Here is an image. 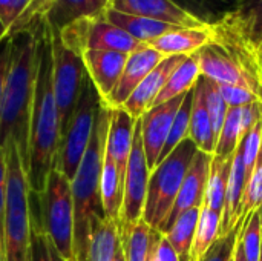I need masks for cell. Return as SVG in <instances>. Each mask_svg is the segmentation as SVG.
I'll return each instance as SVG.
<instances>
[{
	"mask_svg": "<svg viewBox=\"0 0 262 261\" xmlns=\"http://www.w3.org/2000/svg\"><path fill=\"white\" fill-rule=\"evenodd\" d=\"M86 72L97 88L103 100H106L117 86L129 54L117 51H97L88 49L81 54Z\"/></svg>",
	"mask_w": 262,
	"mask_h": 261,
	"instance_id": "cell-17",
	"label": "cell"
},
{
	"mask_svg": "<svg viewBox=\"0 0 262 261\" xmlns=\"http://www.w3.org/2000/svg\"><path fill=\"white\" fill-rule=\"evenodd\" d=\"M241 108H229L224 125H223L221 132L218 135V142H216V148H215V154H213L215 157L232 158L233 154L236 152L238 145L243 140Z\"/></svg>",
	"mask_w": 262,
	"mask_h": 261,
	"instance_id": "cell-32",
	"label": "cell"
},
{
	"mask_svg": "<svg viewBox=\"0 0 262 261\" xmlns=\"http://www.w3.org/2000/svg\"><path fill=\"white\" fill-rule=\"evenodd\" d=\"M232 261H247L246 255H244V249H243L241 242H239V237H238V242H236V246H235V252H233Z\"/></svg>",
	"mask_w": 262,
	"mask_h": 261,
	"instance_id": "cell-43",
	"label": "cell"
},
{
	"mask_svg": "<svg viewBox=\"0 0 262 261\" xmlns=\"http://www.w3.org/2000/svg\"><path fill=\"white\" fill-rule=\"evenodd\" d=\"M200 214H201V208H193L183 212L172 225V228L164 234L169 243L172 245L178 261H189L190 258V249L193 245Z\"/></svg>",
	"mask_w": 262,
	"mask_h": 261,
	"instance_id": "cell-27",
	"label": "cell"
},
{
	"mask_svg": "<svg viewBox=\"0 0 262 261\" xmlns=\"http://www.w3.org/2000/svg\"><path fill=\"white\" fill-rule=\"evenodd\" d=\"M186 57H189V55L164 57L155 66V69H152L147 74V77L137 86V89L130 94V97L126 100V103L121 108L126 109L135 120L140 118L144 112H147L154 106V103H155L158 94L161 92V89L164 88L167 78L186 60Z\"/></svg>",
	"mask_w": 262,
	"mask_h": 261,
	"instance_id": "cell-16",
	"label": "cell"
},
{
	"mask_svg": "<svg viewBox=\"0 0 262 261\" xmlns=\"http://www.w3.org/2000/svg\"><path fill=\"white\" fill-rule=\"evenodd\" d=\"M8 35H9V28H8V25L5 23V20H3L2 15H0V43H2Z\"/></svg>",
	"mask_w": 262,
	"mask_h": 261,
	"instance_id": "cell-44",
	"label": "cell"
},
{
	"mask_svg": "<svg viewBox=\"0 0 262 261\" xmlns=\"http://www.w3.org/2000/svg\"><path fill=\"white\" fill-rule=\"evenodd\" d=\"M180 6L201 20L204 25L218 23L229 14L239 0H175Z\"/></svg>",
	"mask_w": 262,
	"mask_h": 261,
	"instance_id": "cell-33",
	"label": "cell"
},
{
	"mask_svg": "<svg viewBox=\"0 0 262 261\" xmlns=\"http://www.w3.org/2000/svg\"><path fill=\"white\" fill-rule=\"evenodd\" d=\"M111 108L104 105L95 120L91 143L71 182L74 202V258L89 261L91 238L95 226L106 218L101 203V169L106 152Z\"/></svg>",
	"mask_w": 262,
	"mask_h": 261,
	"instance_id": "cell-3",
	"label": "cell"
},
{
	"mask_svg": "<svg viewBox=\"0 0 262 261\" xmlns=\"http://www.w3.org/2000/svg\"><path fill=\"white\" fill-rule=\"evenodd\" d=\"M114 261H126V257H124V251H123V246L120 245L118 251H117V255H115V260Z\"/></svg>",
	"mask_w": 262,
	"mask_h": 261,
	"instance_id": "cell-45",
	"label": "cell"
},
{
	"mask_svg": "<svg viewBox=\"0 0 262 261\" xmlns=\"http://www.w3.org/2000/svg\"><path fill=\"white\" fill-rule=\"evenodd\" d=\"M241 229H243V225L241 226H236L226 237L216 238L215 243L206 252V255L201 258V261H232L233 252H235V246H236V242H238V237L241 234Z\"/></svg>",
	"mask_w": 262,
	"mask_h": 261,
	"instance_id": "cell-38",
	"label": "cell"
},
{
	"mask_svg": "<svg viewBox=\"0 0 262 261\" xmlns=\"http://www.w3.org/2000/svg\"><path fill=\"white\" fill-rule=\"evenodd\" d=\"M196 151V145L187 137L150 172L143 222L154 231L160 232L167 220Z\"/></svg>",
	"mask_w": 262,
	"mask_h": 261,
	"instance_id": "cell-5",
	"label": "cell"
},
{
	"mask_svg": "<svg viewBox=\"0 0 262 261\" xmlns=\"http://www.w3.org/2000/svg\"><path fill=\"white\" fill-rule=\"evenodd\" d=\"M60 143L61 128L52 82L51 31L43 18L37 26V80L26 166L29 191L32 194H43L49 174L55 166Z\"/></svg>",
	"mask_w": 262,
	"mask_h": 261,
	"instance_id": "cell-1",
	"label": "cell"
},
{
	"mask_svg": "<svg viewBox=\"0 0 262 261\" xmlns=\"http://www.w3.org/2000/svg\"><path fill=\"white\" fill-rule=\"evenodd\" d=\"M184 95H180L177 98H172L163 105L152 106L147 112H144L140 117L141 122V137H143V148L147 160V166L150 172L158 165L161 151L164 148V143L169 137L172 123L175 120V115L184 100Z\"/></svg>",
	"mask_w": 262,
	"mask_h": 261,
	"instance_id": "cell-12",
	"label": "cell"
},
{
	"mask_svg": "<svg viewBox=\"0 0 262 261\" xmlns=\"http://www.w3.org/2000/svg\"><path fill=\"white\" fill-rule=\"evenodd\" d=\"M212 158H213V155L206 154L200 149L196 151V154L189 166V171L184 177V182L178 192L175 205H173L167 220L164 222L163 228L160 229V234L164 235L183 212L193 209V208H203Z\"/></svg>",
	"mask_w": 262,
	"mask_h": 261,
	"instance_id": "cell-13",
	"label": "cell"
},
{
	"mask_svg": "<svg viewBox=\"0 0 262 261\" xmlns=\"http://www.w3.org/2000/svg\"><path fill=\"white\" fill-rule=\"evenodd\" d=\"M137 120L123 108H111L109 129L106 137V154L114 160L123 178L126 175V168L132 151Z\"/></svg>",
	"mask_w": 262,
	"mask_h": 261,
	"instance_id": "cell-18",
	"label": "cell"
},
{
	"mask_svg": "<svg viewBox=\"0 0 262 261\" xmlns=\"http://www.w3.org/2000/svg\"><path fill=\"white\" fill-rule=\"evenodd\" d=\"M29 261H66L52 240L49 238L45 226L41 223L38 209L34 212L31 206V243H29Z\"/></svg>",
	"mask_w": 262,
	"mask_h": 261,
	"instance_id": "cell-31",
	"label": "cell"
},
{
	"mask_svg": "<svg viewBox=\"0 0 262 261\" xmlns=\"http://www.w3.org/2000/svg\"><path fill=\"white\" fill-rule=\"evenodd\" d=\"M8 180L5 209V261H29L31 191L26 166L14 142L5 148Z\"/></svg>",
	"mask_w": 262,
	"mask_h": 261,
	"instance_id": "cell-4",
	"label": "cell"
},
{
	"mask_svg": "<svg viewBox=\"0 0 262 261\" xmlns=\"http://www.w3.org/2000/svg\"><path fill=\"white\" fill-rule=\"evenodd\" d=\"M109 6V0H51L45 14V22L54 31L91 17L103 15Z\"/></svg>",
	"mask_w": 262,
	"mask_h": 261,
	"instance_id": "cell-21",
	"label": "cell"
},
{
	"mask_svg": "<svg viewBox=\"0 0 262 261\" xmlns=\"http://www.w3.org/2000/svg\"><path fill=\"white\" fill-rule=\"evenodd\" d=\"M164 57L149 45H143L137 51L130 52L117 86L111 95L103 100L104 105L109 108H121L130 94L137 89V86L147 77L152 69H155V66Z\"/></svg>",
	"mask_w": 262,
	"mask_h": 261,
	"instance_id": "cell-14",
	"label": "cell"
},
{
	"mask_svg": "<svg viewBox=\"0 0 262 261\" xmlns=\"http://www.w3.org/2000/svg\"><path fill=\"white\" fill-rule=\"evenodd\" d=\"M49 31H51V46H52L54 94L58 108L60 128L63 137L74 115L88 72L81 54L68 48L61 42L58 31H54L51 28Z\"/></svg>",
	"mask_w": 262,
	"mask_h": 261,
	"instance_id": "cell-8",
	"label": "cell"
},
{
	"mask_svg": "<svg viewBox=\"0 0 262 261\" xmlns=\"http://www.w3.org/2000/svg\"><path fill=\"white\" fill-rule=\"evenodd\" d=\"M192 103H193V89H190L186 94V97H184V100H183V103H181V106H180V109H178V112L175 115V120L172 123L169 137H167V140L164 143V148L161 151V155H160L158 163L163 162L180 143H183L189 137L190 115H192Z\"/></svg>",
	"mask_w": 262,
	"mask_h": 261,
	"instance_id": "cell-34",
	"label": "cell"
},
{
	"mask_svg": "<svg viewBox=\"0 0 262 261\" xmlns=\"http://www.w3.org/2000/svg\"><path fill=\"white\" fill-rule=\"evenodd\" d=\"M146 261H178V257L172 248V245L169 243L167 237L157 232L154 235V242L147 255Z\"/></svg>",
	"mask_w": 262,
	"mask_h": 261,
	"instance_id": "cell-40",
	"label": "cell"
},
{
	"mask_svg": "<svg viewBox=\"0 0 262 261\" xmlns=\"http://www.w3.org/2000/svg\"><path fill=\"white\" fill-rule=\"evenodd\" d=\"M109 8L183 28L204 26L201 20L180 6L175 0H111Z\"/></svg>",
	"mask_w": 262,
	"mask_h": 261,
	"instance_id": "cell-15",
	"label": "cell"
},
{
	"mask_svg": "<svg viewBox=\"0 0 262 261\" xmlns=\"http://www.w3.org/2000/svg\"><path fill=\"white\" fill-rule=\"evenodd\" d=\"M259 261H262V243H261V257H259Z\"/></svg>",
	"mask_w": 262,
	"mask_h": 261,
	"instance_id": "cell-47",
	"label": "cell"
},
{
	"mask_svg": "<svg viewBox=\"0 0 262 261\" xmlns=\"http://www.w3.org/2000/svg\"><path fill=\"white\" fill-rule=\"evenodd\" d=\"M244 188H246V166L243 160L241 146L238 145V149L232 158V169H230V175L227 182V191H226L224 209L221 214L218 238L226 237L236 226L244 225L241 222V202L244 195Z\"/></svg>",
	"mask_w": 262,
	"mask_h": 261,
	"instance_id": "cell-19",
	"label": "cell"
},
{
	"mask_svg": "<svg viewBox=\"0 0 262 261\" xmlns=\"http://www.w3.org/2000/svg\"><path fill=\"white\" fill-rule=\"evenodd\" d=\"M218 23L236 32L247 43L262 49V0H239Z\"/></svg>",
	"mask_w": 262,
	"mask_h": 261,
	"instance_id": "cell-22",
	"label": "cell"
},
{
	"mask_svg": "<svg viewBox=\"0 0 262 261\" xmlns=\"http://www.w3.org/2000/svg\"><path fill=\"white\" fill-rule=\"evenodd\" d=\"M58 35L68 48L78 54H83L88 49L130 54L143 46V43L129 35L124 29L111 23L104 14L78 20L58 31Z\"/></svg>",
	"mask_w": 262,
	"mask_h": 261,
	"instance_id": "cell-9",
	"label": "cell"
},
{
	"mask_svg": "<svg viewBox=\"0 0 262 261\" xmlns=\"http://www.w3.org/2000/svg\"><path fill=\"white\" fill-rule=\"evenodd\" d=\"M103 106V98L94 86L89 75H86L78 103L66 132L61 137L55 168L60 169L71 182L75 177L83 155L91 143L95 120Z\"/></svg>",
	"mask_w": 262,
	"mask_h": 261,
	"instance_id": "cell-7",
	"label": "cell"
},
{
	"mask_svg": "<svg viewBox=\"0 0 262 261\" xmlns=\"http://www.w3.org/2000/svg\"><path fill=\"white\" fill-rule=\"evenodd\" d=\"M0 261H5V254H3L2 249H0Z\"/></svg>",
	"mask_w": 262,
	"mask_h": 261,
	"instance_id": "cell-46",
	"label": "cell"
},
{
	"mask_svg": "<svg viewBox=\"0 0 262 261\" xmlns=\"http://www.w3.org/2000/svg\"><path fill=\"white\" fill-rule=\"evenodd\" d=\"M212 40V26L178 28L152 40L149 46L157 49L163 57L170 55H192L203 49Z\"/></svg>",
	"mask_w": 262,
	"mask_h": 261,
	"instance_id": "cell-20",
	"label": "cell"
},
{
	"mask_svg": "<svg viewBox=\"0 0 262 261\" xmlns=\"http://www.w3.org/2000/svg\"><path fill=\"white\" fill-rule=\"evenodd\" d=\"M189 138L196 145V148L206 154L213 155L216 148V138L213 134L212 122L207 112L203 85L198 78L193 88V103H192V115H190V129Z\"/></svg>",
	"mask_w": 262,
	"mask_h": 261,
	"instance_id": "cell-24",
	"label": "cell"
},
{
	"mask_svg": "<svg viewBox=\"0 0 262 261\" xmlns=\"http://www.w3.org/2000/svg\"><path fill=\"white\" fill-rule=\"evenodd\" d=\"M262 206V145L253 166V171L246 183L244 195L241 202V222L244 223L246 218L253 214L256 209Z\"/></svg>",
	"mask_w": 262,
	"mask_h": 261,
	"instance_id": "cell-36",
	"label": "cell"
},
{
	"mask_svg": "<svg viewBox=\"0 0 262 261\" xmlns=\"http://www.w3.org/2000/svg\"><path fill=\"white\" fill-rule=\"evenodd\" d=\"M233 158V157H232ZM232 158H212L210 165V174L209 182L206 188V197H204V206L215 211L216 214H223L224 209V200H226V191H227V182L232 169Z\"/></svg>",
	"mask_w": 262,
	"mask_h": 261,
	"instance_id": "cell-29",
	"label": "cell"
},
{
	"mask_svg": "<svg viewBox=\"0 0 262 261\" xmlns=\"http://www.w3.org/2000/svg\"><path fill=\"white\" fill-rule=\"evenodd\" d=\"M45 231L66 261L74 258V202L71 180L54 166L43 194L35 195Z\"/></svg>",
	"mask_w": 262,
	"mask_h": 261,
	"instance_id": "cell-6",
	"label": "cell"
},
{
	"mask_svg": "<svg viewBox=\"0 0 262 261\" xmlns=\"http://www.w3.org/2000/svg\"><path fill=\"white\" fill-rule=\"evenodd\" d=\"M104 17L111 23H114L118 28L124 29L129 35H132L135 40H138L143 45H149L152 40L158 38L160 35H163L166 32H170L173 29L183 28V26H177V25H170V23H163V22L146 18V17H140V15L124 14V12L112 9L109 6L104 11Z\"/></svg>",
	"mask_w": 262,
	"mask_h": 261,
	"instance_id": "cell-23",
	"label": "cell"
},
{
	"mask_svg": "<svg viewBox=\"0 0 262 261\" xmlns=\"http://www.w3.org/2000/svg\"><path fill=\"white\" fill-rule=\"evenodd\" d=\"M121 231V246L124 251L126 261H146L155 231L149 228L143 220L135 225L120 226Z\"/></svg>",
	"mask_w": 262,
	"mask_h": 261,
	"instance_id": "cell-30",
	"label": "cell"
},
{
	"mask_svg": "<svg viewBox=\"0 0 262 261\" xmlns=\"http://www.w3.org/2000/svg\"><path fill=\"white\" fill-rule=\"evenodd\" d=\"M109 2H111V0H109Z\"/></svg>",
	"mask_w": 262,
	"mask_h": 261,
	"instance_id": "cell-48",
	"label": "cell"
},
{
	"mask_svg": "<svg viewBox=\"0 0 262 261\" xmlns=\"http://www.w3.org/2000/svg\"><path fill=\"white\" fill-rule=\"evenodd\" d=\"M40 23V22H38ZM11 35L12 54L0 112V148L14 142L28 166L29 126L37 80V26Z\"/></svg>",
	"mask_w": 262,
	"mask_h": 261,
	"instance_id": "cell-2",
	"label": "cell"
},
{
	"mask_svg": "<svg viewBox=\"0 0 262 261\" xmlns=\"http://www.w3.org/2000/svg\"><path fill=\"white\" fill-rule=\"evenodd\" d=\"M11 54H12V38H11V35H8L0 43V112H2V105H3L8 72H9V66H11Z\"/></svg>",
	"mask_w": 262,
	"mask_h": 261,
	"instance_id": "cell-41",
	"label": "cell"
},
{
	"mask_svg": "<svg viewBox=\"0 0 262 261\" xmlns=\"http://www.w3.org/2000/svg\"><path fill=\"white\" fill-rule=\"evenodd\" d=\"M220 86V91L226 100V103L229 105V108H241V106H246V105H250V103H255V102H261V98L246 89V88H239V86H230V85H218Z\"/></svg>",
	"mask_w": 262,
	"mask_h": 261,
	"instance_id": "cell-39",
	"label": "cell"
},
{
	"mask_svg": "<svg viewBox=\"0 0 262 261\" xmlns=\"http://www.w3.org/2000/svg\"><path fill=\"white\" fill-rule=\"evenodd\" d=\"M149 177H150V169L147 166V160L143 148L141 122L138 118L135 123L132 151L129 155L126 175H124V195H123L120 226L135 225L140 220H143Z\"/></svg>",
	"mask_w": 262,
	"mask_h": 261,
	"instance_id": "cell-10",
	"label": "cell"
},
{
	"mask_svg": "<svg viewBox=\"0 0 262 261\" xmlns=\"http://www.w3.org/2000/svg\"><path fill=\"white\" fill-rule=\"evenodd\" d=\"M200 82L203 85V91H204V100H206V106H207V112L212 122V128H213V134L215 138L218 142V135L221 132V128L224 125L226 115L229 112V105L226 103L218 83H215L213 80L200 75Z\"/></svg>",
	"mask_w": 262,
	"mask_h": 261,
	"instance_id": "cell-35",
	"label": "cell"
},
{
	"mask_svg": "<svg viewBox=\"0 0 262 261\" xmlns=\"http://www.w3.org/2000/svg\"><path fill=\"white\" fill-rule=\"evenodd\" d=\"M121 245L120 223L104 218L100 222L91 238L89 261H114Z\"/></svg>",
	"mask_w": 262,
	"mask_h": 261,
	"instance_id": "cell-28",
	"label": "cell"
},
{
	"mask_svg": "<svg viewBox=\"0 0 262 261\" xmlns=\"http://www.w3.org/2000/svg\"><path fill=\"white\" fill-rule=\"evenodd\" d=\"M262 145V118L259 122L244 135V138L241 140L239 146L243 151V160H244V166H246V183L253 171V166L256 163L259 149Z\"/></svg>",
	"mask_w": 262,
	"mask_h": 261,
	"instance_id": "cell-37",
	"label": "cell"
},
{
	"mask_svg": "<svg viewBox=\"0 0 262 261\" xmlns=\"http://www.w3.org/2000/svg\"><path fill=\"white\" fill-rule=\"evenodd\" d=\"M101 203L107 220L120 223L123 195H124V178L120 174L114 160L104 152V162L101 169Z\"/></svg>",
	"mask_w": 262,
	"mask_h": 261,
	"instance_id": "cell-25",
	"label": "cell"
},
{
	"mask_svg": "<svg viewBox=\"0 0 262 261\" xmlns=\"http://www.w3.org/2000/svg\"><path fill=\"white\" fill-rule=\"evenodd\" d=\"M0 15L11 28V20H12V0H0Z\"/></svg>",
	"mask_w": 262,
	"mask_h": 261,
	"instance_id": "cell-42",
	"label": "cell"
},
{
	"mask_svg": "<svg viewBox=\"0 0 262 261\" xmlns=\"http://www.w3.org/2000/svg\"><path fill=\"white\" fill-rule=\"evenodd\" d=\"M201 75L213 80L218 85H230L246 88L255 92L262 102V94L255 82L246 74L239 62L230 54V51L212 37V40L200 49L196 54Z\"/></svg>",
	"mask_w": 262,
	"mask_h": 261,
	"instance_id": "cell-11",
	"label": "cell"
},
{
	"mask_svg": "<svg viewBox=\"0 0 262 261\" xmlns=\"http://www.w3.org/2000/svg\"><path fill=\"white\" fill-rule=\"evenodd\" d=\"M201 75V69H200V63L195 54L186 57V60L170 74V77L167 78L164 88L161 89V92L158 94L154 106L157 105H163L172 98H177L180 95L187 94L190 89L195 88L198 78Z\"/></svg>",
	"mask_w": 262,
	"mask_h": 261,
	"instance_id": "cell-26",
	"label": "cell"
}]
</instances>
